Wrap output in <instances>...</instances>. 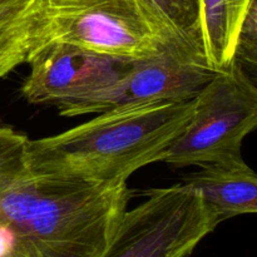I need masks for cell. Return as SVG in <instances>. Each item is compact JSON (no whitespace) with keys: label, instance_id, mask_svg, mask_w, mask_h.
I'll return each mask as SVG.
<instances>
[{"label":"cell","instance_id":"cell-11","mask_svg":"<svg viewBox=\"0 0 257 257\" xmlns=\"http://www.w3.org/2000/svg\"><path fill=\"white\" fill-rule=\"evenodd\" d=\"M143 2L186 43L201 53L200 0H143Z\"/></svg>","mask_w":257,"mask_h":257},{"label":"cell","instance_id":"cell-4","mask_svg":"<svg viewBox=\"0 0 257 257\" xmlns=\"http://www.w3.org/2000/svg\"><path fill=\"white\" fill-rule=\"evenodd\" d=\"M257 125V88L237 62L215 72L195 97L190 123L162 162L175 167L202 166L242 157V142Z\"/></svg>","mask_w":257,"mask_h":257},{"label":"cell","instance_id":"cell-5","mask_svg":"<svg viewBox=\"0 0 257 257\" xmlns=\"http://www.w3.org/2000/svg\"><path fill=\"white\" fill-rule=\"evenodd\" d=\"M123 213L102 257H187L215 231L220 217L182 183L153 188Z\"/></svg>","mask_w":257,"mask_h":257},{"label":"cell","instance_id":"cell-6","mask_svg":"<svg viewBox=\"0 0 257 257\" xmlns=\"http://www.w3.org/2000/svg\"><path fill=\"white\" fill-rule=\"evenodd\" d=\"M212 74L200 58L165 54L133 62L112 84L57 108L63 117H78L146 103L188 100L198 94Z\"/></svg>","mask_w":257,"mask_h":257},{"label":"cell","instance_id":"cell-10","mask_svg":"<svg viewBox=\"0 0 257 257\" xmlns=\"http://www.w3.org/2000/svg\"><path fill=\"white\" fill-rule=\"evenodd\" d=\"M43 0H0V78L29 62L37 48Z\"/></svg>","mask_w":257,"mask_h":257},{"label":"cell","instance_id":"cell-9","mask_svg":"<svg viewBox=\"0 0 257 257\" xmlns=\"http://www.w3.org/2000/svg\"><path fill=\"white\" fill-rule=\"evenodd\" d=\"M255 0H200V50L211 72L235 62L238 33Z\"/></svg>","mask_w":257,"mask_h":257},{"label":"cell","instance_id":"cell-8","mask_svg":"<svg viewBox=\"0 0 257 257\" xmlns=\"http://www.w3.org/2000/svg\"><path fill=\"white\" fill-rule=\"evenodd\" d=\"M182 185L212 207L221 222L257 211V176L242 157L198 166L183 176Z\"/></svg>","mask_w":257,"mask_h":257},{"label":"cell","instance_id":"cell-3","mask_svg":"<svg viewBox=\"0 0 257 257\" xmlns=\"http://www.w3.org/2000/svg\"><path fill=\"white\" fill-rule=\"evenodd\" d=\"M50 43L125 62L172 53L203 60L143 0H43L35 50Z\"/></svg>","mask_w":257,"mask_h":257},{"label":"cell","instance_id":"cell-7","mask_svg":"<svg viewBox=\"0 0 257 257\" xmlns=\"http://www.w3.org/2000/svg\"><path fill=\"white\" fill-rule=\"evenodd\" d=\"M133 62L113 59L63 43L35 50L22 95L32 104L59 105L78 102L112 84Z\"/></svg>","mask_w":257,"mask_h":257},{"label":"cell","instance_id":"cell-1","mask_svg":"<svg viewBox=\"0 0 257 257\" xmlns=\"http://www.w3.org/2000/svg\"><path fill=\"white\" fill-rule=\"evenodd\" d=\"M28 141L0 122V257H102L130 202L127 181L37 175Z\"/></svg>","mask_w":257,"mask_h":257},{"label":"cell","instance_id":"cell-12","mask_svg":"<svg viewBox=\"0 0 257 257\" xmlns=\"http://www.w3.org/2000/svg\"><path fill=\"white\" fill-rule=\"evenodd\" d=\"M235 62H237L246 72H255L257 64V4H251L245 20L238 33Z\"/></svg>","mask_w":257,"mask_h":257},{"label":"cell","instance_id":"cell-2","mask_svg":"<svg viewBox=\"0 0 257 257\" xmlns=\"http://www.w3.org/2000/svg\"><path fill=\"white\" fill-rule=\"evenodd\" d=\"M195 110V98L153 102L98 113L55 136L28 141L34 173L82 182H118L162 161Z\"/></svg>","mask_w":257,"mask_h":257}]
</instances>
